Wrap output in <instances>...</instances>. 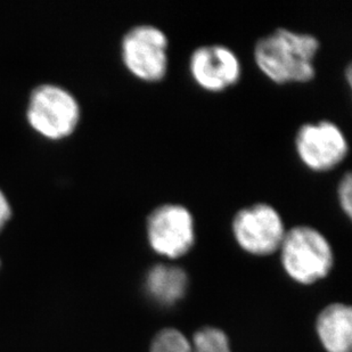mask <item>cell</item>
Instances as JSON below:
<instances>
[{
  "label": "cell",
  "mask_w": 352,
  "mask_h": 352,
  "mask_svg": "<svg viewBox=\"0 0 352 352\" xmlns=\"http://www.w3.org/2000/svg\"><path fill=\"white\" fill-rule=\"evenodd\" d=\"M320 47L315 34L278 27L256 40L253 60L260 72L277 85L307 83L317 74Z\"/></svg>",
  "instance_id": "obj_1"
},
{
  "label": "cell",
  "mask_w": 352,
  "mask_h": 352,
  "mask_svg": "<svg viewBox=\"0 0 352 352\" xmlns=\"http://www.w3.org/2000/svg\"><path fill=\"white\" fill-rule=\"evenodd\" d=\"M278 251L286 274L301 284H313L324 278L334 265L329 239L309 225H296L286 230Z\"/></svg>",
  "instance_id": "obj_2"
},
{
  "label": "cell",
  "mask_w": 352,
  "mask_h": 352,
  "mask_svg": "<svg viewBox=\"0 0 352 352\" xmlns=\"http://www.w3.org/2000/svg\"><path fill=\"white\" fill-rule=\"evenodd\" d=\"M169 36L159 25L140 23L121 40V58L130 74L144 82L162 81L169 71Z\"/></svg>",
  "instance_id": "obj_3"
},
{
  "label": "cell",
  "mask_w": 352,
  "mask_h": 352,
  "mask_svg": "<svg viewBox=\"0 0 352 352\" xmlns=\"http://www.w3.org/2000/svg\"><path fill=\"white\" fill-rule=\"evenodd\" d=\"M294 150L300 162L313 173L336 169L349 154L350 144L342 126L329 119L307 121L294 135Z\"/></svg>",
  "instance_id": "obj_4"
},
{
  "label": "cell",
  "mask_w": 352,
  "mask_h": 352,
  "mask_svg": "<svg viewBox=\"0 0 352 352\" xmlns=\"http://www.w3.org/2000/svg\"><path fill=\"white\" fill-rule=\"evenodd\" d=\"M282 213L270 202H254L236 211L232 232L239 248L252 256L277 252L286 234Z\"/></svg>",
  "instance_id": "obj_5"
},
{
  "label": "cell",
  "mask_w": 352,
  "mask_h": 352,
  "mask_svg": "<svg viewBox=\"0 0 352 352\" xmlns=\"http://www.w3.org/2000/svg\"><path fill=\"white\" fill-rule=\"evenodd\" d=\"M146 237L151 249L160 256L178 259L193 249L195 218L188 206L164 202L154 206L146 218Z\"/></svg>",
  "instance_id": "obj_6"
},
{
  "label": "cell",
  "mask_w": 352,
  "mask_h": 352,
  "mask_svg": "<svg viewBox=\"0 0 352 352\" xmlns=\"http://www.w3.org/2000/svg\"><path fill=\"white\" fill-rule=\"evenodd\" d=\"M28 120L43 136L60 140L71 135L77 128L79 104L63 88L43 85L32 91L28 107Z\"/></svg>",
  "instance_id": "obj_7"
},
{
  "label": "cell",
  "mask_w": 352,
  "mask_h": 352,
  "mask_svg": "<svg viewBox=\"0 0 352 352\" xmlns=\"http://www.w3.org/2000/svg\"><path fill=\"white\" fill-rule=\"evenodd\" d=\"M188 72L201 89L223 93L239 82L242 62L235 50L225 43H204L192 50Z\"/></svg>",
  "instance_id": "obj_8"
},
{
  "label": "cell",
  "mask_w": 352,
  "mask_h": 352,
  "mask_svg": "<svg viewBox=\"0 0 352 352\" xmlns=\"http://www.w3.org/2000/svg\"><path fill=\"white\" fill-rule=\"evenodd\" d=\"M317 333L327 352H351V308L342 303L326 307L317 319Z\"/></svg>",
  "instance_id": "obj_9"
},
{
  "label": "cell",
  "mask_w": 352,
  "mask_h": 352,
  "mask_svg": "<svg viewBox=\"0 0 352 352\" xmlns=\"http://www.w3.org/2000/svg\"><path fill=\"white\" fill-rule=\"evenodd\" d=\"M188 277L185 270L173 265L159 263L146 276V289L152 299L161 305H173L186 293Z\"/></svg>",
  "instance_id": "obj_10"
},
{
  "label": "cell",
  "mask_w": 352,
  "mask_h": 352,
  "mask_svg": "<svg viewBox=\"0 0 352 352\" xmlns=\"http://www.w3.org/2000/svg\"><path fill=\"white\" fill-rule=\"evenodd\" d=\"M190 344L193 352H232L226 334L214 327H204L195 333Z\"/></svg>",
  "instance_id": "obj_11"
},
{
  "label": "cell",
  "mask_w": 352,
  "mask_h": 352,
  "mask_svg": "<svg viewBox=\"0 0 352 352\" xmlns=\"http://www.w3.org/2000/svg\"><path fill=\"white\" fill-rule=\"evenodd\" d=\"M151 352H193L186 336L178 329H166L154 338Z\"/></svg>",
  "instance_id": "obj_12"
},
{
  "label": "cell",
  "mask_w": 352,
  "mask_h": 352,
  "mask_svg": "<svg viewBox=\"0 0 352 352\" xmlns=\"http://www.w3.org/2000/svg\"><path fill=\"white\" fill-rule=\"evenodd\" d=\"M336 199L340 209L350 219L352 214V178L350 171H346L339 180L336 187Z\"/></svg>",
  "instance_id": "obj_13"
},
{
  "label": "cell",
  "mask_w": 352,
  "mask_h": 352,
  "mask_svg": "<svg viewBox=\"0 0 352 352\" xmlns=\"http://www.w3.org/2000/svg\"><path fill=\"white\" fill-rule=\"evenodd\" d=\"M10 203L7 201L6 196L3 195V192L0 190V230H3L5 223L10 218Z\"/></svg>",
  "instance_id": "obj_14"
}]
</instances>
